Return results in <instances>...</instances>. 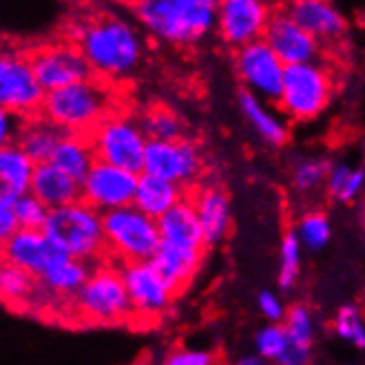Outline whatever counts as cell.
<instances>
[{"instance_id": "1", "label": "cell", "mask_w": 365, "mask_h": 365, "mask_svg": "<svg viewBox=\"0 0 365 365\" xmlns=\"http://www.w3.org/2000/svg\"><path fill=\"white\" fill-rule=\"evenodd\" d=\"M69 38L82 51L91 73L104 78H124L133 73L144 56L140 31L122 16L102 14L80 18L69 25Z\"/></svg>"}, {"instance_id": "2", "label": "cell", "mask_w": 365, "mask_h": 365, "mask_svg": "<svg viewBox=\"0 0 365 365\" xmlns=\"http://www.w3.org/2000/svg\"><path fill=\"white\" fill-rule=\"evenodd\" d=\"M220 3L212 0H142L133 5L140 25L173 45H190L217 27Z\"/></svg>"}, {"instance_id": "3", "label": "cell", "mask_w": 365, "mask_h": 365, "mask_svg": "<svg viewBox=\"0 0 365 365\" xmlns=\"http://www.w3.org/2000/svg\"><path fill=\"white\" fill-rule=\"evenodd\" d=\"M113 100L109 89L96 78L47 93L40 115L67 135H91L109 115Z\"/></svg>"}, {"instance_id": "4", "label": "cell", "mask_w": 365, "mask_h": 365, "mask_svg": "<svg viewBox=\"0 0 365 365\" xmlns=\"http://www.w3.org/2000/svg\"><path fill=\"white\" fill-rule=\"evenodd\" d=\"M42 232L58 250L80 262L96 259L106 250L104 215L82 200L71 206L49 210Z\"/></svg>"}, {"instance_id": "5", "label": "cell", "mask_w": 365, "mask_h": 365, "mask_svg": "<svg viewBox=\"0 0 365 365\" xmlns=\"http://www.w3.org/2000/svg\"><path fill=\"white\" fill-rule=\"evenodd\" d=\"M106 250L120 257L124 264L153 262L162 246L158 220L148 217L135 206H124L104 212Z\"/></svg>"}, {"instance_id": "6", "label": "cell", "mask_w": 365, "mask_h": 365, "mask_svg": "<svg viewBox=\"0 0 365 365\" xmlns=\"http://www.w3.org/2000/svg\"><path fill=\"white\" fill-rule=\"evenodd\" d=\"M73 308L89 324L113 326L131 319L133 306L124 286L122 270L111 266L96 268L87 284L73 294Z\"/></svg>"}, {"instance_id": "7", "label": "cell", "mask_w": 365, "mask_h": 365, "mask_svg": "<svg viewBox=\"0 0 365 365\" xmlns=\"http://www.w3.org/2000/svg\"><path fill=\"white\" fill-rule=\"evenodd\" d=\"M89 140L100 162L142 175L148 140L142 131L140 120L124 113H109L93 128Z\"/></svg>"}, {"instance_id": "8", "label": "cell", "mask_w": 365, "mask_h": 365, "mask_svg": "<svg viewBox=\"0 0 365 365\" xmlns=\"http://www.w3.org/2000/svg\"><path fill=\"white\" fill-rule=\"evenodd\" d=\"M332 87V76L324 64H292L286 67L284 89L277 104L292 120H312L330 104Z\"/></svg>"}, {"instance_id": "9", "label": "cell", "mask_w": 365, "mask_h": 365, "mask_svg": "<svg viewBox=\"0 0 365 365\" xmlns=\"http://www.w3.org/2000/svg\"><path fill=\"white\" fill-rule=\"evenodd\" d=\"M47 91L40 87L29 56L7 51L0 58V104L3 111L20 118H36L42 111Z\"/></svg>"}, {"instance_id": "10", "label": "cell", "mask_w": 365, "mask_h": 365, "mask_svg": "<svg viewBox=\"0 0 365 365\" xmlns=\"http://www.w3.org/2000/svg\"><path fill=\"white\" fill-rule=\"evenodd\" d=\"M27 56L40 87L47 93L91 78L89 64L73 42H49Z\"/></svg>"}, {"instance_id": "11", "label": "cell", "mask_w": 365, "mask_h": 365, "mask_svg": "<svg viewBox=\"0 0 365 365\" xmlns=\"http://www.w3.org/2000/svg\"><path fill=\"white\" fill-rule=\"evenodd\" d=\"M235 69L248 93L259 100L279 102L284 89L286 64L266 45L264 40H257L235 53Z\"/></svg>"}, {"instance_id": "12", "label": "cell", "mask_w": 365, "mask_h": 365, "mask_svg": "<svg viewBox=\"0 0 365 365\" xmlns=\"http://www.w3.org/2000/svg\"><path fill=\"white\" fill-rule=\"evenodd\" d=\"M138 180L140 175L131 173V170L98 160L82 182V202H87L102 215L124 206H133Z\"/></svg>"}, {"instance_id": "13", "label": "cell", "mask_w": 365, "mask_h": 365, "mask_svg": "<svg viewBox=\"0 0 365 365\" xmlns=\"http://www.w3.org/2000/svg\"><path fill=\"white\" fill-rule=\"evenodd\" d=\"M202 155L192 142H148L142 173L173 184H190L202 175Z\"/></svg>"}, {"instance_id": "14", "label": "cell", "mask_w": 365, "mask_h": 365, "mask_svg": "<svg viewBox=\"0 0 365 365\" xmlns=\"http://www.w3.org/2000/svg\"><path fill=\"white\" fill-rule=\"evenodd\" d=\"M272 11L259 0H224L217 9V31L232 47H246L264 40Z\"/></svg>"}, {"instance_id": "15", "label": "cell", "mask_w": 365, "mask_h": 365, "mask_svg": "<svg viewBox=\"0 0 365 365\" xmlns=\"http://www.w3.org/2000/svg\"><path fill=\"white\" fill-rule=\"evenodd\" d=\"M264 42L279 56V60L286 67L310 64L317 62L319 58V40L299 25L288 14V9L272 11L264 34Z\"/></svg>"}, {"instance_id": "16", "label": "cell", "mask_w": 365, "mask_h": 365, "mask_svg": "<svg viewBox=\"0 0 365 365\" xmlns=\"http://www.w3.org/2000/svg\"><path fill=\"white\" fill-rule=\"evenodd\" d=\"M120 270L128 299H131L133 314L138 312L142 317H158L173 302L175 290L166 284V279L151 262L124 264Z\"/></svg>"}, {"instance_id": "17", "label": "cell", "mask_w": 365, "mask_h": 365, "mask_svg": "<svg viewBox=\"0 0 365 365\" xmlns=\"http://www.w3.org/2000/svg\"><path fill=\"white\" fill-rule=\"evenodd\" d=\"M64 252L58 250L42 230H23L14 232L3 242V259L16 268H23L36 279L47 272V268L60 259Z\"/></svg>"}, {"instance_id": "18", "label": "cell", "mask_w": 365, "mask_h": 365, "mask_svg": "<svg viewBox=\"0 0 365 365\" xmlns=\"http://www.w3.org/2000/svg\"><path fill=\"white\" fill-rule=\"evenodd\" d=\"M188 200L195 206L206 246L220 244L230 230V202L224 188L212 184L200 186L192 190V195Z\"/></svg>"}, {"instance_id": "19", "label": "cell", "mask_w": 365, "mask_h": 365, "mask_svg": "<svg viewBox=\"0 0 365 365\" xmlns=\"http://www.w3.org/2000/svg\"><path fill=\"white\" fill-rule=\"evenodd\" d=\"M162 244L184 248V250H197L204 252V230L200 224V217L195 212L190 200L180 202L173 210H168L164 217L158 220Z\"/></svg>"}, {"instance_id": "20", "label": "cell", "mask_w": 365, "mask_h": 365, "mask_svg": "<svg viewBox=\"0 0 365 365\" xmlns=\"http://www.w3.org/2000/svg\"><path fill=\"white\" fill-rule=\"evenodd\" d=\"M31 195H36L49 210L71 206L82 200V184L69 178L56 164H38L31 182Z\"/></svg>"}, {"instance_id": "21", "label": "cell", "mask_w": 365, "mask_h": 365, "mask_svg": "<svg viewBox=\"0 0 365 365\" xmlns=\"http://www.w3.org/2000/svg\"><path fill=\"white\" fill-rule=\"evenodd\" d=\"M286 9L317 40H334L348 29L343 14L324 0H297Z\"/></svg>"}, {"instance_id": "22", "label": "cell", "mask_w": 365, "mask_h": 365, "mask_svg": "<svg viewBox=\"0 0 365 365\" xmlns=\"http://www.w3.org/2000/svg\"><path fill=\"white\" fill-rule=\"evenodd\" d=\"M184 186L166 182L153 175L142 173L138 180V190L133 206L153 220H160L168 210H173L180 202H184Z\"/></svg>"}, {"instance_id": "23", "label": "cell", "mask_w": 365, "mask_h": 365, "mask_svg": "<svg viewBox=\"0 0 365 365\" xmlns=\"http://www.w3.org/2000/svg\"><path fill=\"white\" fill-rule=\"evenodd\" d=\"M36 166L38 164L18 144L3 146L0 148V192L14 197L31 192Z\"/></svg>"}, {"instance_id": "24", "label": "cell", "mask_w": 365, "mask_h": 365, "mask_svg": "<svg viewBox=\"0 0 365 365\" xmlns=\"http://www.w3.org/2000/svg\"><path fill=\"white\" fill-rule=\"evenodd\" d=\"M151 264L158 268V272L166 279V284L178 294L190 279L195 277V272L202 264V252L162 244Z\"/></svg>"}, {"instance_id": "25", "label": "cell", "mask_w": 365, "mask_h": 365, "mask_svg": "<svg viewBox=\"0 0 365 365\" xmlns=\"http://www.w3.org/2000/svg\"><path fill=\"white\" fill-rule=\"evenodd\" d=\"M67 133H62L58 126L47 122L45 118H31L20 128V135L16 144L36 162V164H47L53 160V153L62 138Z\"/></svg>"}, {"instance_id": "26", "label": "cell", "mask_w": 365, "mask_h": 365, "mask_svg": "<svg viewBox=\"0 0 365 365\" xmlns=\"http://www.w3.org/2000/svg\"><path fill=\"white\" fill-rule=\"evenodd\" d=\"M98 155L93 151V144L89 135H64L58 144L51 164H56L60 170H64L76 182H84L89 170L96 166Z\"/></svg>"}, {"instance_id": "27", "label": "cell", "mask_w": 365, "mask_h": 365, "mask_svg": "<svg viewBox=\"0 0 365 365\" xmlns=\"http://www.w3.org/2000/svg\"><path fill=\"white\" fill-rule=\"evenodd\" d=\"M91 272L93 270H89L87 262H80L69 255H62L60 259H56L47 268V272L42 274L38 282L53 294H71L73 297L84 284H87Z\"/></svg>"}, {"instance_id": "28", "label": "cell", "mask_w": 365, "mask_h": 365, "mask_svg": "<svg viewBox=\"0 0 365 365\" xmlns=\"http://www.w3.org/2000/svg\"><path fill=\"white\" fill-rule=\"evenodd\" d=\"M240 109H242L244 118L250 122V126L268 144L279 146L288 140V128H286L284 120L277 118L259 98H255L248 91H242L240 93Z\"/></svg>"}, {"instance_id": "29", "label": "cell", "mask_w": 365, "mask_h": 365, "mask_svg": "<svg viewBox=\"0 0 365 365\" xmlns=\"http://www.w3.org/2000/svg\"><path fill=\"white\" fill-rule=\"evenodd\" d=\"M140 126L148 142H180L184 131V124L178 113L166 109V106H151L140 118Z\"/></svg>"}, {"instance_id": "30", "label": "cell", "mask_w": 365, "mask_h": 365, "mask_svg": "<svg viewBox=\"0 0 365 365\" xmlns=\"http://www.w3.org/2000/svg\"><path fill=\"white\" fill-rule=\"evenodd\" d=\"M36 282L38 279L23 268H16L11 264H3L0 268V290H3L5 302L14 306L29 304V299L36 294Z\"/></svg>"}, {"instance_id": "31", "label": "cell", "mask_w": 365, "mask_h": 365, "mask_svg": "<svg viewBox=\"0 0 365 365\" xmlns=\"http://www.w3.org/2000/svg\"><path fill=\"white\" fill-rule=\"evenodd\" d=\"M365 184V170L350 168L346 164H334L328 175V192L339 202H352Z\"/></svg>"}, {"instance_id": "32", "label": "cell", "mask_w": 365, "mask_h": 365, "mask_svg": "<svg viewBox=\"0 0 365 365\" xmlns=\"http://www.w3.org/2000/svg\"><path fill=\"white\" fill-rule=\"evenodd\" d=\"M279 257H282V262H279V286L288 290L294 286L299 277V264H302V242H299L294 230H288L284 235Z\"/></svg>"}, {"instance_id": "33", "label": "cell", "mask_w": 365, "mask_h": 365, "mask_svg": "<svg viewBox=\"0 0 365 365\" xmlns=\"http://www.w3.org/2000/svg\"><path fill=\"white\" fill-rule=\"evenodd\" d=\"M297 237L308 250H319L330 242V222L324 212H308L297 224Z\"/></svg>"}, {"instance_id": "34", "label": "cell", "mask_w": 365, "mask_h": 365, "mask_svg": "<svg viewBox=\"0 0 365 365\" xmlns=\"http://www.w3.org/2000/svg\"><path fill=\"white\" fill-rule=\"evenodd\" d=\"M334 332L352 343L354 348L365 350V321L356 306H343L334 317Z\"/></svg>"}, {"instance_id": "35", "label": "cell", "mask_w": 365, "mask_h": 365, "mask_svg": "<svg viewBox=\"0 0 365 365\" xmlns=\"http://www.w3.org/2000/svg\"><path fill=\"white\" fill-rule=\"evenodd\" d=\"M288 346H290V336H288L286 328L279 326V324L266 326L255 336L257 354H259L262 359H266V361H272V363H277L279 359L284 356Z\"/></svg>"}, {"instance_id": "36", "label": "cell", "mask_w": 365, "mask_h": 365, "mask_svg": "<svg viewBox=\"0 0 365 365\" xmlns=\"http://www.w3.org/2000/svg\"><path fill=\"white\" fill-rule=\"evenodd\" d=\"M14 212H16L18 226L23 230H42L47 224V217H49V208L42 204L36 195H31V192L20 195L14 202Z\"/></svg>"}, {"instance_id": "37", "label": "cell", "mask_w": 365, "mask_h": 365, "mask_svg": "<svg viewBox=\"0 0 365 365\" xmlns=\"http://www.w3.org/2000/svg\"><path fill=\"white\" fill-rule=\"evenodd\" d=\"M286 332L292 343L302 348H312V339H314V319L312 312L306 306H292L286 314Z\"/></svg>"}, {"instance_id": "38", "label": "cell", "mask_w": 365, "mask_h": 365, "mask_svg": "<svg viewBox=\"0 0 365 365\" xmlns=\"http://www.w3.org/2000/svg\"><path fill=\"white\" fill-rule=\"evenodd\" d=\"M330 164L326 160H304L294 166L292 173V182L299 190H314L317 186H321L324 182H328L330 175Z\"/></svg>"}, {"instance_id": "39", "label": "cell", "mask_w": 365, "mask_h": 365, "mask_svg": "<svg viewBox=\"0 0 365 365\" xmlns=\"http://www.w3.org/2000/svg\"><path fill=\"white\" fill-rule=\"evenodd\" d=\"M162 365H217V363H215V356L206 350L175 348L166 354Z\"/></svg>"}, {"instance_id": "40", "label": "cell", "mask_w": 365, "mask_h": 365, "mask_svg": "<svg viewBox=\"0 0 365 365\" xmlns=\"http://www.w3.org/2000/svg\"><path fill=\"white\" fill-rule=\"evenodd\" d=\"M16 200L18 197L7 195V192H0V237H3V242L9 240L14 232L20 230L16 212H14V202Z\"/></svg>"}, {"instance_id": "41", "label": "cell", "mask_w": 365, "mask_h": 365, "mask_svg": "<svg viewBox=\"0 0 365 365\" xmlns=\"http://www.w3.org/2000/svg\"><path fill=\"white\" fill-rule=\"evenodd\" d=\"M257 306H259V312L268 319V321H272V324H279L282 319H286V310H284V304H282V299H279L277 294H272V292H262L259 294V299H257Z\"/></svg>"}, {"instance_id": "42", "label": "cell", "mask_w": 365, "mask_h": 365, "mask_svg": "<svg viewBox=\"0 0 365 365\" xmlns=\"http://www.w3.org/2000/svg\"><path fill=\"white\" fill-rule=\"evenodd\" d=\"M310 361H312L310 348H302V346H297V343L290 341L288 350L284 352V356L279 359L274 365H310Z\"/></svg>"}, {"instance_id": "43", "label": "cell", "mask_w": 365, "mask_h": 365, "mask_svg": "<svg viewBox=\"0 0 365 365\" xmlns=\"http://www.w3.org/2000/svg\"><path fill=\"white\" fill-rule=\"evenodd\" d=\"M20 128H23V126H18L16 115H11V113H7V111L0 113V140H3V146L16 144L14 138L20 135Z\"/></svg>"}, {"instance_id": "44", "label": "cell", "mask_w": 365, "mask_h": 365, "mask_svg": "<svg viewBox=\"0 0 365 365\" xmlns=\"http://www.w3.org/2000/svg\"><path fill=\"white\" fill-rule=\"evenodd\" d=\"M235 365H268V361L262 359L259 354H246V356H242Z\"/></svg>"}, {"instance_id": "45", "label": "cell", "mask_w": 365, "mask_h": 365, "mask_svg": "<svg viewBox=\"0 0 365 365\" xmlns=\"http://www.w3.org/2000/svg\"><path fill=\"white\" fill-rule=\"evenodd\" d=\"M217 365H232V363H217Z\"/></svg>"}]
</instances>
